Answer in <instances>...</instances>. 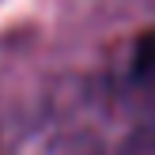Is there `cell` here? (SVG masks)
I'll list each match as a JSON object with an SVG mask.
<instances>
[{"mask_svg":"<svg viewBox=\"0 0 155 155\" xmlns=\"http://www.w3.org/2000/svg\"><path fill=\"white\" fill-rule=\"evenodd\" d=\"M133 64H136V76H155V30L144 38L140 45H136Z\"/></svg>","mask_w":155,"mask_h":155,"instance_id":"obj_1","label":"cell"}]
</instances>
